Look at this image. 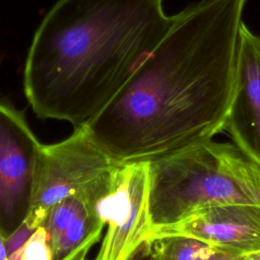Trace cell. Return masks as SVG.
Instances as JSON below:
<instances>
[{
    "label": "cell",
    "instance_id": "7a4b0ae2",
    "mask_svg": "<svg viewBox=\"0 0 260 260\" xmlns=\"http://www.w3.org/2000/svg\"><path fill=\"white\" fill-rule=\"evenodd\" d=\"M164 0H58L29 45L23 90L42 119L83 125L121 89L166 34Z\"/></svg>",
    "mask_w": 260,
    "mask_h": 260
},
{
    "label": "cell",
    "instance_id": "8992f818",
    "mask_svg": "<svg viewBox=\"0 0 260 260\" xmlns=\"http://www.w3.org/2000/svg\"><path fill=\"white\" fill-rule=\"evenodd\" d=\"M148 161L121 165L113 188L96 202L108 224L95 260H127L150 236Z\"/></svg>",
    "mask_w": 260,
    "mask_h": 260
},
{
    "label": "cell",
    "instance_id": "30bf717a",
    "mask_svg": "<svg viewBox=\"0 0 260 260\" xmlns=\"http://www.w3.org/2000/svg\"><path fill=\"white\" fill-rule=\"evenodd\" d=\"M148 241L149 260H204L215 249L183 236H165Z\"/></svg>",
    "mask_w": 260,
    "mask_h": 260
},
{
    "label": "cell",
    "instance_id": "7c38bea8",
    "mask_svg": "<svg viewBox=\"0 0 260 260\" xmlns=\"http://www.w3.org/2000/svg\"><path fill=\"white\" fill-rule=\"evenodd\" d=\"M127 260H149V258L147 253H145L144 251L138 250L134 254H132Z\"/></svg>",
    "mask_w": 260,
    "mask_h": 260
},
{
    "label": "cell",
    "instance_id": "ba28073f",
    "mask_svg": "<svg viewBox=\"0 0 260 260\" xmlns=\"http://www.w3.org/2000/svg\"><path fill=\"white\" fill-rule=\"evenodd\" d=\"M165 236L189 237L239 255L254 252L260 250V204L231 203L201 208L149 240Z\"/></svg>",
    "mask_w": 260,
    "mask_h": 260
},
{
    "label": "cell",
    "instance_id": "4fadbf2b",
    "mask_svg": "<svg viewBox=\"0 0 260 260\" xmlns=\"http://www.w3.org/2000/svg\"><path fill=\"white\" fill-rule=\"evenodd\" d=\"M240 260H260V250L244 254Z\"/></svg>",
    "mask_w": 260,
    "mask_h": 260
},
{
    "label": "cell",
    "instance_id": "5bb4252c",
    "mask_svg": "<svg viewBox=\"0 0 260 260\" xmlns=\"http://www.w3.org/2000/svg\"><path fill=\"white\" fill-rule=\"evenodd\" d=\"M0 260H7V252L5 248V238L0 234Z\"/></svg>",
    "mask_w": 260,
    "mask_h": 260
},
{
    "label": "cell",
    "instance_id": "3957f363",
    "mask_svg": "<svg viewBox=\"0 0 260 260\" xmlns=\"http://www.w3.org/2000/svg\"><path fill=\"white\" fill-rule=\"evenodd\" d=\"M148 167L149 239L201 208L260 204V166L235 144L206 140L148 161Z\"/></svg>",
    "mask_w": 260,
    "mask_h": 260
},
{
    "label": "cell",
    "instance_id": "52a82bcc",
    "mask_svg": "<svg viewBox=\"0 0 260 260\" xmlns=\"http://www.w3.org/2000/svg\"><path fill=\"white\" fill-rule=\"evenodd\" d=\"M118 168L47 211L41 226L46 231L52 260H74L99 241L106 223L98 214L96 202L113 188Z\"/></svg>",
    "mask_w": 260,
    "mask_h": 260
},
{
    "label": "cell",
    "instance_id": "9a60e30c",
    "mask_svg": "<svg viewBox=\"0 0 260 260\" xmlns=\"http://www.w3.org/2000/svg\"><path fill=\"white\" fill-rule=\"evenodd\" d=\"M86 254H87V251H84L80 253L74 260H86Z\"/></svg>",
    "mask_w": 260,
    "mask_h": 260
},
{
    "label": "cell",
    "instance_id": "9c48e42d",
    "mask_svg": "<svg viewBox=\"0 0 260 260\" xmlns=\"http://www.w3.org/2000/svg\"><path fill=\"white\" fill-rule=\"evenodd\" d=\"M224 131L242 153L260 166V35L240 30L237 86Z\"/></svg>",
    "mask_w": 260,
    "mask_h": 260
},
{
    "label": "cell",
    "instance_id": "5b68a950",
    "mask_svg": "<svg viewBox=\"0 0 260 260\" xmlns=\"http://www.w3.org/2000/svg\"><path fill=\"white\" fill-rule=\"evenodd\" d=\"M42 147L22 113L0 102V234L5 239L31 212Z\"/></svg>",
    "mask_w": 260,
    "mask_h": 260
},
{
    "label": "cell",
    "instance_id": "6da1fadb",
    "mask_svg": "<svg viewBox=\"0 0 260 260\" xmlns=\"http://www.w3.org/2000/svg\"><path fill=\"white\" fill-rule=\"evenodd\" d=\"M247 0H197L83 125L116 162L151 161L224 131Z\"/></svg>",
    "mask_w": 260,
    "mask_h": 260
},
{
    "label": "cell",
    "instance_id": "8fae6325",
    "mask_svg": "<svg viewBox=\"0 0 260 260\" xmlns=\"http://www.w3.org/2000/svg\"><path fill=\"white\" fill-rule=\"evenodd\" d=\"M243 255L215 248L204 260H240Z\"/></svg>",
    "mask_w": 260,
    "mask_h": 260
},
{
    "label": "cell",
    "instance_id": "277c9868",
    "mask_svg": "<svg viewBox=\"0 0 260 260\" xmlns=\"http://www.w3.org/2000/svg\"><path fill=\"white\" fill-rule=\"evenodd\" d=\"M119 166L93 141L84 125L75 127L60 142L43 144L32 209L26 219L41 226L54 204L86 190Z\"/></svg>",
    "mask_w": 260,
    "mask_h": 260
}]
</instances>
